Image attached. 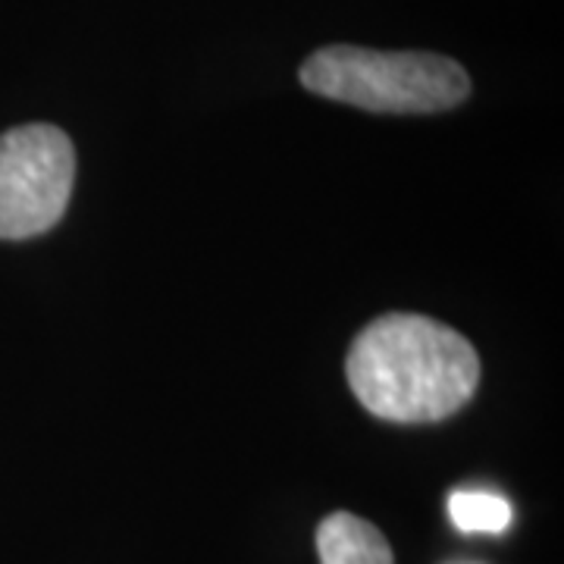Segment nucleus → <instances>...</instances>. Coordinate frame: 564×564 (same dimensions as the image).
I'll use <instances>...</instances> for the list:
<instances>
[{
    "label": "nucleus",
    "instance_id": "obj_1",
    "mask_svg": "<svg viewBox=\"0 0 564 564\" xmlns=\"http://www.w3.org/2000/svg\"><path fill=\"white\" fill-rule=\"evenodd\" d=\"M345 380L380 421L436 423L474 399L480 355L458 329L433 317L383 314L355 336Z\"/></svg>",
    "mask_w": 564,
    "mask_h": 564
},
{
    "label": "nucleus",
    "instance_id": "obj_2",
    "mask_svg": "<svg viewBox=\"0 0 564 564\" xmlns=\"http://www.w3.org/2000/svg\"><path fill=\"white\" fill-rule=\"evenodd\" d=\"M307 91L370 113H443L470 95L462 63L423 51H370L329 44L299 69Z\"/></svg>",
    "mask_w": 564,
    "mask_h": 564
},
{
    "label": "nucleus",
    "instance_id": "obj_3",
    "mask_svg": "<svg viewBox=\"0 0 564 564\" xmlns=\"http://www.w3.org/2000/svg\"><path fill=\"white\" fill-rule=\"evenodd\" d=\"M76 185V148L51 122L0 135V239H32L63 220Z\"/></svg>",
    "mask_w": 564,
    "mask_h": 564
},
{
    "label": "nucleus",
    "instance_id": "obj_4",
    "mask_svg": "<svg viewBox=\"0 0 564 564\" xmlns=\"http://www.w3.org/2000/svg\"><path fill=\"white\" fill-rule=\"evenodd\" d=\"M321 564H395L386 536L358 514L336 511L317 527Z\"/></svg>",
    "mask_w": 564,
    "mask_h": 564
},
{
    "label": "nucleus",
    "instance_id": "obj_5",
    "mask_svg": "<svg viewBox=\"0 0 564 564\" xmlns=\"http://www.w3.org/2000/svg\"><path fill=\"white\" fill-rule=\"evenodd\" d=\"M448 514L464 533H502L511 524V508L496 492L458 489L448 496Z\"/></svg>",
    "mask_w": 564,
    "mask_h": 564
}]
</instances>
